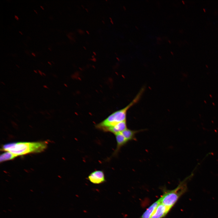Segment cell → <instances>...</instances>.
Listing matches in <instances>:
<instances>
[{"instance_id":"cell-35","label":"cell","mask_w":218,"mask_h":218,"mask_svg":"<svg viewBox=\"0 0 218 218\" xmlns=\"http://www.w3.org/2000/svg\"><path fill=\"white\" fill-rule=\"evenodd\" d=\"M13 206H15V205H13Z\"/></svg>"},{"instance_id":"cell-26","label":"cell","mask_w":218,"mask_h":218,"mask_svg":"<svg viewBox=\"0 0 218 218\" xmlns=\"http://www.w3.org/2000/svg\"><path fill=\"white\" fill-rule=\"evenodd\" d=\"M8 210L10 212H12V211L10 210L9 209Z\"/></svg>"},{"instance_id":"cell-34","label":"cell","mask_w":218,"mask_h":218,"mask_svg":"<svg viewBox=\"0 0 218 218\" xmlns=\"http://www.w3.org/2000/svg\"><path fill=\"white\" fill-rule=\"evenodd\" d=\"M42 74H44V75H45V76L46 75L44 73H42Z\"/></svg>"},{"instance_id":"cell-7","label":"cell","mask_w":218,"mask_h":218,"mask_svg":"<svg viewBox=\"0 0 218 218\" xmlns=\"http://www.w3.org/2000/svg\"><path fill=\"white\" fill-rule=\"evenodd\" d=\"M117 142L116 149L113 153V155L116 156L119 152L121 148L125 145L128 142L124 137L121 133L115 135Z\"/></svg>"},{"instance_id":"cell-1","label":"cell","mask_w":218,"mask_h":218,"mask_svg":"<svg viewBox=\"0 0 218 218\" xmlns=\"http://www.w3.org/2000/svg\"><path fill=\"white\" fill-rule=\"evenodd\" d=\"M47 146L46 141L12 143L3 145L2 150L9 152L17 157L29 153L41 152L46 149Z\"/></svg>"},{"instance_id":"cell-19","label":"cell","mask_w":218,"mask_h":218,"mask_svg":"<svg viewBox=\"0 0 218 218\" xmlns=\"http://www.w3.org/2000/svg\"><path fill=\"white\" fill-rule=\"evenodd\" d=\"M32 54H33L34 56H35V54H34V53H33L32 52Z\"/></svg>"},{"instance_id":"cell-20","label":"cell","mask_w":218,"mask_h":218,"mask_svg":"<svg viewBox=\"0 0 218 218\" xmlns=\"http://www.w3.org/2000/svg\"><path fill=\"white\" fill-rule=\"evenodd\" d=\"M102 23H103L104 24H105V22H104V21L102 20Z\"/></svg>"},{"instance_id":"cell-10","label":"cell","mask_w":218,"mask_h":218,"mask_svg":"<svg viewBox=\"0 0 218 218\" xmlns=\"http://www.w3.org/2000/svg\"><path fill=\"white\" fill-rule=\"evenodd\" d=\"M16 157L17 156L12 153L8 151H6L1 154L0 157V162H2L6 160H11Z\"/></svg>"},{"instance_id":"cell-18","label":"cell","mask_w":218,"mask_h":218,"mask_svg":"<svg viewBox=\"0 0 218 218\" xmlns=\"http://www.w3.org/2000/svg\"><path fill=\"white\" fill-rule=\"evenodd\" d=\"M85 10L86 11H87V12H88V9H87V8H85Z\"/></svg>"},{"instance_id":"cell-6","label":"cell","mask_w":218,"mask_h":218,"mask_svg":"<svg viewBox=\"0 0 218 218\" xmlns=\"http://www.w3.org/2000/svg\"><path fill=\"white\" fill-rule=\"evenodd\" d=\"M170 209L161 203L150 218H162L167 214Z\"/></svg>"},{"instance_id":"cell-29","label":"cell","mask_w":218,"mask_h":218,"mask_svg":"<svg viewBox=\"0 0 218 218\" xmlns=\"http://www.w3.org/2000/svg\"><path fill=\"white\" fill-rule=\"evenodd\" d=\"M3 212H5V213H6V211L5 210H3Z\"/></svg>"},{"instance_id":"cell-25","label":"cell","mask_w":218,"mask_h":218,"mask_svg":"<svg viewBox=\"0 0 218 218\" xmlns=\"http://www.w3.org/2000/svg\"><path fill=\"white\" fill-rule=\"evenodd\" d=\"M8 198H9V199H10V200H12V198H11V197H8Z\"/></svg>"},{"instance_id":"cell-4","label":"cell","mask_w":218,"mask_h":218,"mask_svg":"<svg viewBox=\"0 0 218 218\" xmlns=\"http://www.w3.org/2000/svg\"><path fill=\"white\" fill-rule=\"evenodd\" d=\"M87 179L91 183L99 184L106 181L104 172L101 170H96L92 172L88 175Z\"/></svg>"},{"instance_id":"cell-9","label":"cell","mask_w":218,"mask_h":218,"mask_svg":"<svg viewBox=\"0 0 218 218\" xmlns=\"http://www.w3.org/2000/svg\"><path fill=\"white\" fill-rule=\"evenodd\" d=\"M143 130H133L127 128L121 132V133L129 142L133 140H137L135 137L136 134Z\"/></svg>"},{"instance_id":"cell-36","label":"cell","mask_w":218,"mask_h":218,"mask_svg":"<svg viewBox=\"0 0 218 218\" xmlns=\"http://www.w3.org/2000/svg\"><path fill=\"white\" fill-rule=\"evenodd\" d=\"M106 1H107V0H106Z\"/></svg>"},{"instance_id":"cell-3","label":"cell","mask_w":218,"mask_h":218,"mask_svg":"<svg viewBox=\"0 0 218 218\" xmlns=\"http://www.w3.org/2000/svg\"><path fill=\"white\" fill-rule=\"evenodd\" d=\"M186 184L183 182L175 189L167 191L160 197L161 203L171 209L187 190Z\"/></svg>"},{"instance_id":"cell-31","label":"cell","mask_w":218,"mask_h":218,"mask_svg":"<svg viewBox=\"0 0 218 218\" xmlns=\"http://www.w3.org/2000/svg\"><path fill=\"white\" fill-rule=\"evenodd\" d=\"M30 191H31L32 192H33V190H30Z\"/></svg>"},{"instance_id":"cell-16","label":"cell","mask_w":218,"mask_h":218,"mask_svg":"<svg viewBox=\"0 0 218 218\" xmlns=\"http://www.w3.org/2000/svg\"><path fill=\"white\" fill-rule=\"evenodd\" d=\"M43 87L45 88H48L46 85H44Z\"/></svg>"},{"instance_id":"cell-11","label":"cell","mask_w":218,"mask_h":218,"mask_svg":"<svg viewBox=\"0 0 218 218\" xmlns=\"http://www.w3.org/2000/svg\"><path fill=\"white\" fill-rule=\"evenodd\" d=\"M78 32L80 34H83L84 33V31L81 29H78Z\"/></svg>"},{"instance_id":"cell-33","label":"cell","mask_w":218,"mask_h":218,"mask_svg":"<svg viewBox=\"0 0 218 218\" xmlns=\"http://www.w3.org/2000/svg\"><path fill=\"white\" fill-rule=\"evenodd\" d=\"M19 32L21 34H22V33L21 32H20V31H19Z\"/></svg>"},{"instance_id":"cell-21","label":"cell","mask_w":218,"mask_h":218,"mask_svg":"<svg viewBox=\"0 0 218 218\" xmlns=\"http://www.w3.org/2000/svg\"><path fill=\"white\" fill-rule=\"evenodd\" d=\"M123 8H124V10H126V8H125V7L124 6H123Z\"/></svg>"},{"instance_id":"cell-15","label":"cell","mask_w":218,"mask_h":218,"mask_svg":"<svg viewBox=\"0 0 218 218\" xmlns=\"http://www.w3.org/2000/svg\"><path fill=\"white\" fill-rule=\"evenodd\" d=\"M38 71L39 73V74L41 75H42V73L41 72V71H40V70H38Z\"/></svg>"},{"instance_id":"cell-14","label":"cell","mask_w":218,"mask_h":218,"mask_svg":"<svg viewBox=\"0 0 218 218\" xmlns=\"http://www.w3.org/2000/svg\"><path fill=\"white\" fill-rule=\"evenodd\" d=\"M93 53L94 54V55H95V56L97 54L94 51L93 52Z\"/></svg>"},{"instance_id":"cell-27","label":"cell","mask_w":218,"mask_h":218,"mask_svg":"<svg viewBox=\"0 0 218 218\" xmlns=\"http://www.w3.org/2000/svg\"><path fill=\"white\" fill-rule=\"evenodd\" d=\"M48 63L50 64L51 65V64L49 62H48Z\"/></svg>"},{"instance_id":"cell-22","label":"cell","mask_w":218,"mask_h":218,"mask_svg":"<svg viewBox=\"0 0 218 218\" xmlns=\"http://www.w3.org/2000/svg\"><path fill=\"white\" fill-rule=\"evenodd\" d=\"M40 7H41V8L43 9H44V8H43V7H42L41 6H40Z\"/></svg>"},{"instance_id":"cell-2","label":"cell","mask_w":218,"mask_h":218,"mask_svg":"<svg viewBox=\"0 0 218 218\" xmlns=\"http://www.w3.org/2000/svg\"><path fill=\"white\" fill-rule=\"evenodd\" d=\"M144 90V88H142L133 100L126 106L114 112L103 121L96 124L95 125V127L103 131L107 128L114 126L119 122L126 121L128 111L139 101Z\"/></svg>"},{"instance_id":"cell-8","label":"cell","mask_w":218,"mask_h":218,"mask_svg":"<svg viewBox=\"0 0 218 218\" xmlns=\"http://www.w3.org/2000/svg\"><path fill=\"white\" fill-rule=\"evenodd\" d=\"M161 203L160 198L152 204L144 212L140 218H150L154 213L158 205Z\"/></svg>"},{"instance_id":"cell-24","label":"cell","mask_w":218,"mask_h":218,"mask_svg":"<svg viewBox=\"0 0 218 218\" xmlns=\"http://www.w3.org/2000/svg\"><path fill=\"white\" fill-rule=\"evenodd\" d=\"M81 6L83 8H84V7L83 5H81Z\"/></svg>"},{"instance_id":"cell-5","label":"cell","mask_w":218,"mask_h":218,"mask_svg":"<svg viewBox=\"0 0 218 218\" xmlns=\"http://www.w3.org/2000/svg\"><path fill=\"white\" fill-rule=\"evenodd\" d=\"M127 128V121H126L119 122L114 126L107 128L103 131L110 132L115 135L122 132Z\"/></svg>"},{"instance_id":"cell-30","label":"cell","mask_w":218,"mask_h":218,"mask_svg":"<svg viewBox=\"0 0 218 218\" xmlns=\"http://www.w3.org/2000/svg\"><path fill=\"white\" fill-rule=\"evenodd\" d=\"M94 55H93V56H92V58H94Z\"/></svg>"},{"instance_id":"cell-28","label":"cell","mask_w":218,"mask_h":218,"mask_svg":"<svg viewBox=\"0 0 218 218\" xmlns=\"http://www.w3.org/2000/svg\"><path fill=\"white\" fill-rule=\"evenodd\" d=\"M34 10L36 13H37V12L35 10Z\"/></svg>"},{"instance_id":"cell-23","label":"cell","mask_w":218,"mask_h":218,"mask_svg":"<svg viewBox=\"0 0 218 218\" xmlns=\"http://www.w3.org/2000/svg\"><path fill=\"white\" fill-rule=\"evenodd\" d=\"M83 48H84V49H85V50H86V48L84 46V47H83Z\"/></svg>"},{"instance_id":"cell-17","label":"cell","mask_w":218,"mask_h":218,"mask_svg":"<svg viewBox=\"0 0 218 218\" xmlns=\"http://www.w3.org/2000/svg\"><path fill=\"white\" fill-rule=\"evenodd\" d=\"M86 33H87L88 35H89V32L88 31H86Z\"/></svg>"},{"instance_id":"cell-12","label":"cell","mask_w":218,"mask_h":218,"mask_svg":"<svg viewBox=\"0 0 218 218\" xmlns=\"http://www.w3.org/2000/svg\"><path fill=\"white\" fill-rule=\"evenodd\" d=\"M109 19L110 20V21H111V24L113 25L114 24V22L112 20V18L111 17H110Z\"/></svg>"},{"instance_id":"cell-32","label":"cell","mask_w":218,"mask_h":218,"mask_svg":"<svg viewBox=\"0 0 218 218\" xmlns=\"http://www.w3.org/2000/svg\"><path fill=\"white\" fill-rule=\"evenodd\" d=\"M34 71L36 73H37V71H35V70H34Z\"/></svg>"},{"instance_id":"cell-13","label":"cell","mask_w":218,"mask_h":218,"mask_svg":"<svg viewBox=\"0 0 218 218\" xmlns=\"http://www.w3.org/2000/svg\"><path fill=\"white\" fill-rule=\"evenodd\" d=\"M15 18L17 20H18V18L17 16L16 15H15Z\"/></svg>"}]
</instances>
